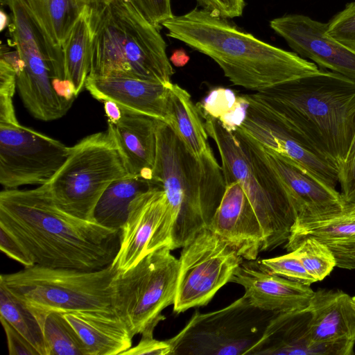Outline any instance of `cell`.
Wrapping results in <instances>:
<instances>
[{"label":"cell","mask_w":355,"mask_h":355,"mask_svg":"<svg viewBox=\"0 0 355 355\" xmlns=\"http://www.w3.org/2000/svg\"><path fill=\"white\" fill-rule=\"evenodd\" d=\"M0 226L25 248L35 265L95 270L114 259L120 230L76 218L54 202L49 184L0 193Z\"/></svg>","instance_id":"1"},{"label":"cell","mask_w":355,"mask_h":355,"mask_svg":"<svg viewBox=\"0 0 355 355\" xmlns=\"http://www.w3.org/2000/svg\"><path fill=\"white\" fill-rule=\"evenodd\" d=\"M162 26L166 35L211 58L233 84L261 92L320 69L313 62L260 40L228 19L196 7Z\"/></svg>","instance_id":"2"},{"label":"cell","mask_w":355,"mask_h":355,"mask_svg":"<svg viewBox=\"0 0 355 355\" xmlns=\"http://www.w3.org/2000/svg\"><path fill=\"white\" fill-rule=\"evenodd\" d=\"M254 94L284 125L340 168L355 135V80L320 69Z\"/></svg>","instance_id":"3"},{"label":"cell","mask_w":355,"mask_h":355,"mask_svg":"<svg viewBox=\"0 0 355 355\" xmlns=\"http://www.w3.org/2000/svg\"><path fill=\"white\" fill-rule=\"evenodd\" d=\"M153 180L168 200L156 235L164 241L171 239V250L183 247L209 227L226 187L214 153L198 159L170 125L160 120Z\"/></svg>","instance_id":"4"},{"label":"cell","mask_w":355,"mask_h":355,"mask_svg":"<svg viewBox=\"0 0 355 355\" xmlns=\"http://www.w3.org/2000/svg\"><path fill=\"white\" fill-rule=\"evenodd\" d=\"M87 14L92 37L88 77L171 83L175 71L166 42L129 0H89Z\"/></svg>","instance_id":"5"},{"label":"cell","mask_w":355,"mask_h":355,"mask_svg":"<svg viewBox=\"0 0 355 355\" xmlns=\"http://www.w3.org/2000/svg\"><path fill=\"white\" fill-rule=\"evenodd\" d=\"M199 112L220 154L225 184L239 182L256 213L263 232V251L286 243L297 215L258 144L240 130L229 132L218 119Z\"/></svg>","instance_id":"6"},{"label":"cell","mask_w":355,"mask_h":355,"mask_svg":"<svg viewBox=\"0 0 355 355\" xmlns=\"http://www.w3.org/2000/svg\"><path fill=\"white\" fill-rule=\"evenodd\" d=\"M118 271L112 263L95 270L34 265L2 274L0 282L37 318L51 311L116 313L113 282Z\"/></svg>","instance_id":"7"},{"label":"cell","mask_w":355,"mask_h":355,"mask_svg":"<svg viewBox=\"0 0 355 355\" xmlns=\"http://www.w3.org/2000/svg\"><path fill=\"white\" fill-rule=\"evenodd\" d=\"M128 175L107 130L88 135L71 146L67 159L47 184L60 209L76 218L94 221V209L103 193L112 182Z\"/></svg>","instance_id":"8"},{"label":"cell","mask_w":355,"mask_h":355,"mask_svg":"<svg viewBox=\"0 0 355 355\" xmlns=\"http://www.w3.org/2000/svg\"><path fill=\"white\" fill-rule=\"evenodd\" d=\"M171 251L166 246L151 251L114 279L116 314L134 336L153 334L165 319L162 311L174 303L180 262Z\"/></svg>","instance_id":"9"},{"label":"cell","mask_w":355,"mask_h":355,"mask_svg":"<svg viewBox=\"0 0 355 355\" xmlns=\"http://www.w3.org/2000/svg\"><path fill=\"white\" fill-rule=\"evenodd\" d=\"M277 313L254 306L245 295L218 311H196L166 340L171 355H246Z\"/></svg>","instance_id":"10"},{"label":"cell","mask_w":355,"mask_h":355,"mask_svg":"<svg viewBox=\"0 0 355 355\" xmlns=\"http://www.w3.org/2000/svg\"><path fill=\"white\" fill-rule=\"evenodd\" d=\"M173 311L180 313L207 304L243 261L208 227L182 247Z\"/></svg>","instance_id":"11"},{"label":"cell","mask_w":355,"mask_h":355,"mask_svg":"<svg viewBox=\"0 0 355 355\" xmlns=\"http://www.w3.org/2000/svg\"><path fill=\"white\" fill-rule=\"evenodd\" d=\"M71 147L19 123L0 125V183L6 189L48 183Z\"/></svg>","instance_id":"12"},{"label":"cell","mask_w":355,"mask_h":355,"mask_svg":"<svg viewBox=\"0 0 355 355\" xmlns=\"http://www.w3.org/2000/svg\"><path fill=\"white\" fill-rule=\"evenodd\" d=\"M250 102L248 116L239 129L260 145L289 159L326 185L338 184V170L304 139L278 120L257 97L245 94Z\"/></svg>","instance_id":"13"},{"label":"cell","mask_w":355,"mask_h":355,"mask_svg":"<svg viewBox=\"0 0 355 355\" xmlns=\"http://www.w3.org/2000/svg\"><path fill=\"white\" fill-rule=\"evenodd\" d=\"M270 26L300 57L355 80V51L329 35L328 23L292 14L273 19Z\"/></svg>","instance_id":"14"},{"label":"cell","mask_w":355,"mask_h":355,"mask_svg":"<svg viewBox=\"0 0 355 355\" xmlns=\"http://www.w3.org/2000/svg\"><path fill=\"white\" fill-rule=\"evenodd\" d=\"M309 308L277 313L268 324L261 338L246 355H351L354 342L322 344L311 337Z\"/></svg>","instance_id":"15"},{"label":"cell","mask_w":355,"mask_h":355,"mask_svg":"<svg viewBox=\"0 0 355 355\" xmlns=\"http://www.w3.org/2000/svg\"><path fill=\"white\" fill-rule=\"evenodd\" d=\"M208 228L230 245L243 259L255 260L263 251L260 222L239 182L227 184Z\"/></svg>","instance_id":"16"},{"label":"cell","mask_w":355,"mask_h":355,"mask_svg":"<svg viewBox=\"0 0 355 355\" xmlns=\"http://www.w3.org/2000/svg\"><path fill=\"white\" fill-rule=\"evenodd\" d=\"M230 282L243 286L254 306L277 313L307 308L314 294L310 286L270 272L257 259L243 261Z\"/></svg>","instance_id":"17"},{"label":"cell","mask_w":355,"mask_h":355,"mask_svg":"<svg viewBox=\"0 0 355 355\" xmlns=\"http://www.w3.org/2000/svg\"><path fill=\"white\" fill-rule=\"evenodd\" d=\"M257 144L282 182L295 211L296 220L322 216L343 208L345 202L336 189L319 181L289 159Z\"/></svg>","instance_id":"18"},{"label":"cell","mask_w":355,"mask_h":355,"mask_svg":"<svg viewBox=\"0 0 355 355\" xmlns=\"http://www.w3.org/2000/svg\"><path fill=\"white\" fill-rule=\"evenodd\" d=\"M167 205L166 193L159 185L132 202L128 218L120 230L119 250L112 262L118 270L130 268L146 255L148 244Z\"/></svg>","instance_id":"19"},{"label":"cell","mask_w":355,"mask_h":355,"mask_svg":"<svg viewBox=\"0 0 355 355\" xmlns=\"http://www.w3.org/2000/svg\"><path fill=\"white\" fill-rule=\"evenodd\" d=\"M313 237L334 254L336 266L355 269V202L330 214L297 219L285 245L293 251L303 240Z\"/></svg>","instance_id":"20"},{"label":"cell","mask_w":355,"mask_h":355,"mask_svg":"<svg viewBox=\"0 0 355 355\" xmlns=\"http://www.w3.org/2000/svg\"><path fill=\"white\" fill-rule=\"evenodd\" d=\"M171 84L130 77H88L85 87L102 103L112 101L132 111L166 123Z\"/></svg>","instance_id":"21"},{"label":"cell","mask_w":355,"mask_h":355,"mask_svg":"<svg viewBox=\"0 0 355 355\" xmlns=\"http://www.w3.org/2000/svg\"><path fill=\"white\" fill-rule=\"evenodd\" d=\"M121 107L120 119L116 123L108 124L107 130L114 139L128 174L153 180L159 120L123 106Z\"/></svg>","instance_id":"22"},{"label":"cell","mask_w":355,"mask_h":355,"mask_svg":"<svg viewBox=\"0 0 355 355\" xmlns=\"http://www.w3.org/2000/svg\"><path fill=\"white\" fill-rule=\"evenodd\" d=\"M308 308L314 343L355 342V307L348 294L340 290L320 289L314 292Z\"/></svg>","instance_id":"23"},{"label":"cell","mask_w":355,"mask_h":355,"mask_svg":"<svg viewBox=\"0 0 355 355\" xmlns=\"http://www.w3.org/2000/svg\"><path fill=\"white\" fill-rule=\"evenodd\" d=\"M91 355H121L132 347L134 336L114 313L81 311L64 313Z\"/></svg>","instance_id":"24"},{"label":"cell","mask_w":355,"mask_h":355,"mask_svg":"<svg viewBox=\"0 0 355 355\" xmlns=\"http://www.w3.org/2000/svg\"><path fill=\"white\" fill-rule=\"evenodd\" d=\"M166 123L198 159L213 152L196 104H194L190 94L175 83H171L169 87Z\"/></svg>","instance_id":"25"},{"label":"cell","mask_w":355,"mask_h":355,"mask_svg":"<svg viewBox=\"0 0 355 355\" xmlns=\"http://www.w3.org/2000/svg\"><path fill=\"white\" fill-rule=\"evenodd\" d=\"M156 185L159 184L153 180L130 175L114 181L96 205L94 221L108 228L120 230L128 218L132 202Z\"/></svg>","instance_id":"26"},{"label":"cell","mask_w":355,"mask_h":355,"mask_svg":"<svg viewBox=\"0 0 355 355\" xmlns=\"http://www.w3.org/2000/svg\"><path fill=\"white\" fill-rule=\"evenodd\" d=\"M51 44L62 45L89 0H24Z\"/></svg>","instance_id":"27"},{"label":"cell","mask_w":355,"mask_h":355,"mask_svg":"<svg viewBox=\"0 0 355 355\" xmlns=\"http://www.w3.org/2000/svg\"><path fill=\"white\" fill-rule=\"evenodd\" d=\"M62 53L65 78L77 97L85 87L91 67L92 37L87 7L64 41Z\"/></svg>","instance_id":"28"},{"label":"cell","mask_w":355,"mask_h":355,"mask_svg":"<svg viewBox=\"0 0 355 355\" xmlns=\"http://www.w3.org/2000/svg\"><path fill=\"white\" fill-rule=\"evenodd\" d=\"M0 318L6 320L38 352L46 355L42 326L31 308L0 282Z\"/></svg>","instance_id":"29"},{"label":"cell","mask_w":355,"mask_h":355,"mask_svg":"<svg viewBox=\"0 0 355 355\" xmlns=\"http://www.w3.org/2000/svg\"><path fill=\"white\" fill-rule=\"evenodd\" d=\"M42 329L46 355H91L87 345L65 318L64 313H47Z\"/></svg>","instance_id":"30"},{"label":"cell","mask_w":355,"mask_h":355,"mask_svg":"<svg viewBox=\"0 0 355 355\" xmlns=\"http://www.w3.org/2000/svg\"><path fill=\"white\" fill-rule=\"evenodd\" d=\"M293 251L315 282L324 279L336 266L331 250L315 238L305 239Z\"/></svg>","instance_id":"31"},{"label":"cell","mask_w":355,"mask_h":355,"mask_svg":"<svg viewBox=\"0 0 355 355\" xmlns=\"http://www.w3.org/2000/svg\"><path fill=\"white\" fill-rule=\"evenodd\" d=\"M259 261L271 273L308 286L315 282L293 251L275 258L259 259Z\"/></svg>","instance_id":"32"},{"label":"cell","mask_w":355,"mask_h":355,"mask_svg":"<svg viewBox=\"0 0 355 355\" xmlns=\"http://www.w3.org/2000/svg\"><path fill=\"white\" fill-rule=\"evenodd\" d=\"M328 33L355 51V1L346 4L345 8L328 22Z\"/></svg>","instance_id":"33"},{"label":"cell","mask_w":355,"mask_h":355,"mask_svg":"<svg viewBox=\"0 0 355 355\" xmlns=\"http://www.w3.org/2000/svg\"><path fill=\"white\" fill-rule=\"evenodd\" d=\"M236 99L233 90L218 87L209 91L202 102L196 105L202 112L218 119L234 107Z\"/></svg>","instance_id":"34"},{"label":"cell","mask_w":355,"mask_h":355,"mask_svg":"<svg viewBox=\"0 0 355 355\" xmlns=\"http://www.w3.org/2000/svg\"><path fill=\"white\" fill-rule=\"evenodd\" d=\"M135 8L159 31L163 24L173 17L171 0H129Z\"/></svg>","instance_id":"35"},{"label":"cell","mask_w":355,"mask_h":355,"mask_svg":"<svg viewBox=\"0 0 355 355\" xmlns=\"http://www.w3.org/2000/svg\"><path fill=\"white\" fill-rule=\"evenodd\" d=\"M198 5L213 14L230 19L243 15L244 0H196Z\"/></svg>","instance_id":"36"},{"label":"cell","mask_w":355,"mask_h":355,"mask_svg":"<svg viewBox=\"0 0 355 355\" xmlns=\"http://www.w3.org/2000/svg\"><path fill=\"white\" fill-rule=\"evenodd\" d=\"M0 249L8 257L20 263L24 267H31L35 265L25 248L1 226H0Z\"/></svg>","instance_id":"37"},{"label":"cell","mask_w":355,"mask_h":355,"mask_svg":"<svg viewBox=\"0 0 355 355\" xmlns=\"http://www.w3.org/2000/svg\"><path fill=\"white\" fill-rule=\"evenodd\" d=\"M6 333L10 355H40L34 347L6 320L0 318Z\"/></svg>","instance_id":"38"},{"label":"cell","mask_w":355,"mask_h":355,"mask_svg":"<svg viewBox=\"0 0 355 355\" xmlns=\"http://www.w3.org/2000/svg\"><path fill=\"white\" fill-rule=\"evenodd\" d=\"M171 346L167 340L162 341L153 338V334H142L139 343L131 347L122 354L125 355H171ZM121 354V355H122Z\"/></svg>","instance_id":"39"},{"label":"cell","mask_w":355,"mask_h":355,"mask_svg":"<svg viewBox=\"0 0 355 355\" xmlns=\"http://www.w3.org/2000/svg\"><path fill=\"white\" fill-rule=\"evenodd\" d=\"M338 184L344 202H355V153L338 169Z\"/></svg>","instance_id":"40"},{"label":"cell","mask_w":355,"mask_h":355,"mask_svg":"<svg viewBox=\"0 0 355 355\" xmlns=\"http://www.w3.org/2000/svg\"><path fill=\"white\" fill-rule=\"evenodd\" d=\"M249 106L250 102L245 94L238 96L234 107L221 116L218 121L227 131L234 132L244 123Z\"/></svg>","instance_id":"41"},{"label":"cell","mask_w":355,"mask_h":355,"mask_svg":"<svg viewBox=\"0 0 355 355\" xmlns=\"http://www.w3.org/2000/svg\"><path fill=\"white\" fill-rule=\"evenodd\" d=\"M17 87V72L15 68L0 59V100L12 101Z\"/></svg>","instance_id":"42"},{"label":"cell","mask_w":355,"mask_h":355,"mask_svg":"<svg viewBox=\"0 0 355 355\" xmlns=\"http://www.w3.org/2000/svg\"><path fill=\"white\" fill-rule=\"evenodd\" d=\"M103 103L108 124L116 123L122 115L121 106L112 101H105Z\"/></svg>","instance_id":"43"},{"label":"cell","mask_w":355,"mask_h":355,"mask_svg":"<svg viewBox=\"0 0 355 355\" xmlns=\"http://www.w3.org/2000/svg\"><path fill=\"white\" fill-rule=\"evenodd\" d=\"M189 59V56L183 49L173 51L169 58L170 62L177 67H184L188 63Z\"/></svg>","instance_id":"44"},{"label":"cell","mask_w":355,"mask_h":355,"mask_svg":"<svg viewBox=\"0 0 355 355\" xmlns=\"http://www.w3.org/2000/svg\"><path fill=\"white\" fill-rule=\"evenodd\" d=\"M0 16H1V31H3L8 24V16L3 11V10H1Z\"/></svg>","instance_id":"45"},{"label":"cell","mask_w":355,"mask_h":355,"mask_svg":"<svg viewBox=\"0 0 355 355\" xmlns=\"http://www.w3.org/2000/svg\"><path fill=\"white\" fill-rule=\"evenodd\" d=\"M355 153V135H354V139H353V141L352 142V144L350 146V148H349V153H348V155H347V159L345 160V162L349 159ZM344 162V163H345ZM343 163V164H344Z\"/></svg>","instance_id":"46"},{"label":"cell","mask_w":355,"mask_h":355,"mask_svg":"<svg viewBox=\"0 0 355 355\" xmlns=\"http://www.w3.org/2000/svg\"><path fill=\"white\" fill-rule=\"evenodd\" d=\"M352 300L353 304H354V306L355 307V296L352 297Z\"/></svg>","instance_id":"47"}]
</instances>
